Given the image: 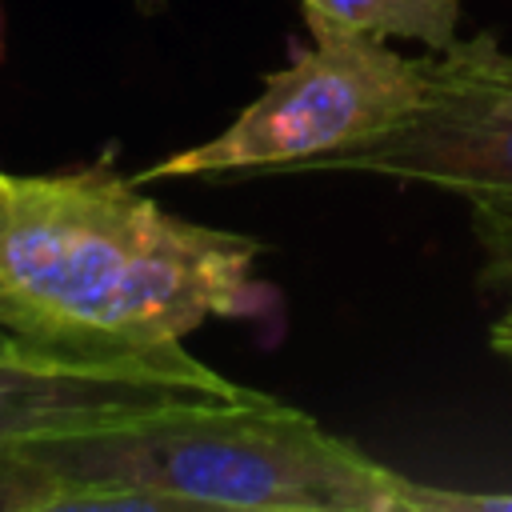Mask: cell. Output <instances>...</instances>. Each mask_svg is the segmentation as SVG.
I'll use <instances>...</instances> for the list:
<instances>
[{"label":"cell","instance_id":"10","mask_svg":"<svg viewBox=\"0 0 512 512\" xmlns=\"http://www.w3.org/2000/svg\"><path fill=\"white\" fill-rule=\"evenodd\" d=\"M488 348H492L504 364H512V312H504V316L488 328Z\"/></svg>","mask_w":512,"mask_h":512},{"label":"cell","instance_id":"3","mask_svg":"<svg viewBox=\"0 0 512 512\" xmlns=\"http://www.w3.org/2000/svg\"><path fill=\"white\" fill-rule=\"evenodd\" d=\"M420 92V56L364 32L312 28V44L296 48L228 128L132 180L144 188L172 176L312 172L324 156L396 128L420 104Z\"/></svg>","mask_w":512,"mask_h":512},{"label":"cell","instance_id":"6","mask_svg":"<svg viewBox=\"0 0 512 512\" xmlns=\"http://www.w3.org/2000/svg\"><path fill=\"white\" fill-rule=\"evenodd\" d=\"M308 28L364 32L376 40H416L428 52L456 40L460 0H296Z\"/></svg>","mask_w":512,"mask_h":512},{"label":"cell","instance_id":"5","mask_svg":"<svg viewBox=\"0 0 512 512\" xmlns=\"http://www.w3.org/2000/svg\"><path fill=\"white\" fill-rule=\"evenodd\" d=\"M236 384L184 352L96 348L28 332L0 316V448L104 428L176 400L244 396Z\"/></svg>","mask_w":512,"mask_h":512},{"label":"cell","instance_id":"9","mask_svg":"<svg viewBox=\"0 0 512 512\" xmlns=\"http://www.w3.org/2000/svg\"><path fill=\"white\" fill-rule=\"evenodd\" d=\"M408 512H512V492H460L412 480Z\"/></svg>","mask_w":512,"mask_h":512},{"label":"cell","instance_id":"13","mask_svg":"<svg viewBox=\"0 0 512 512\" xmlns=\"http://www.w3.org/2000/svg\"><path fill=\"white\" fill-rule=\"evenodd\" d=\"M0 184H4V172H0Z\"/></svg>","mask_w":512,"mask_h":512},{"label":"cell","instance_id":"4","mask_svg":"<svg viewBox=\"0 0 512 512\" xmlns=\"http://www.w3.org/2000/svg\"><path fill=\"white\" fill-rule=\"evenodd\" d=\"M420 104L388 132L324 156L312 172L428 184L460 200H512V52L492 32L420 56Z\"/></svg>","mask_w":512,"mask_h":512},{"label":"cell","instance_id":"1","mask_svg":"<svg viewBox=\"0 0 512 512\" xmlns=\"http://www.w3.org/2000/svg\"><path fill=\"white\" fill-rule=\"evenodd\" d=\"M264 244L160 208L108 164L0 184V316L96 348L180 344L264 308Z\"/></svg>","mask_w":512,"mask_h":512},{"label":"cell","instance_id":"11","mask_svg":"<svg viewBox=\"0 0 512 512\" xmlns=\"http://www.w3.org/2000/svg\"><path fill=\"white\" fill-rule=\"evenodd\" d=\"M132 4H136V8H140V12H148V16H152V12H160V8H164V0H132Z\"/></svg>","mask_w":512,"mask_h":512},{"label":"cell","instance_id":"7","mask_svg":"<svg viewBox=\"0 0 512 512\" xmlns=\"http://www.w3.org/2000/svg\"><path fill=\"white\" fill-rule=\"evenodd\" d=\"M468 220H472V240L480 248V288L488 296H508L512 300V200L508 196H488V200H468Z\"/></svg>","mask_w":512,"mask_h":512},{"label":"cell","instance_id":"12","mask_svg":"<svg viewBox=\"0 0 512 512\" xmlns=\"http://www.w3.org/2000/svg\"><path fill=\"white\" fill-rule=\"evenodd\" d=\"M0 60H4V20H0Z\"/></svg>","mask_w":512,"mask_h":512},{"label":"cell","instance_id":"2","mask_svg":"<svg viewBox=\"0 0 512 512\" xmlns=\"http://www.w3.org/2000/svg\"><path fill=\"white\" fill-rule=\"evenodd\" d=\"M48 512H408L412 480L256 388L20 444Z\"/></svg>","mask_w":512,"mask_h":512},{"label":"cell","instance_id":"8","mask_svg":"<svg viewBox=\"0 0 512 512\" xmlns=\"http://www.w3.org/2000/svg\"><path fill=\"white\" fill-rule=\"evenodd\" d=\"M52 480L24 448H0V512H48Z\"/></svg>","mask_w":512,"mask_h":512}]
</instances>
